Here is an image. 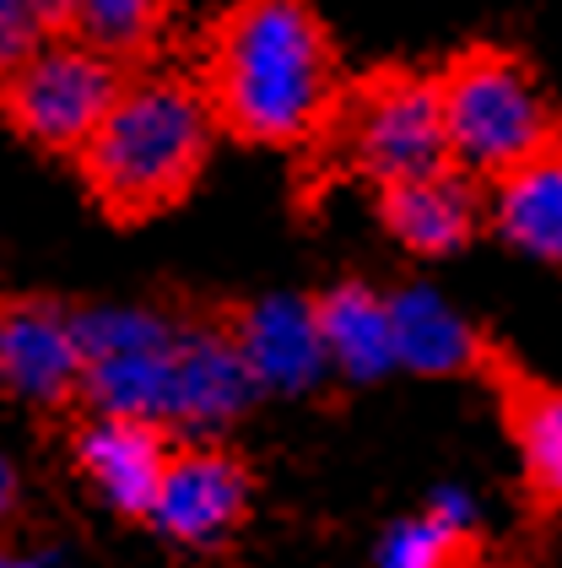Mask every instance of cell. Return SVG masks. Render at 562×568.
<instances>
[{
  "label": "cell",
  "instance_id": "1",
  "mask_svg": "<svg viewBox=\"0 0 562 568\" xmlns=\"http://www.w3.org/2000/svg\"><path fill=\"white\" fill-rule=\"evenodd\" d=\"M195 88L216 131L255 146H308L341 92L336 44L298 0L227 6L206 28Z\"/></svg>",
  "mask_w": 562,
  "mask_h": 568
},
{
  "label": "cell",
  "instance_id": "2",
  "mask_svg": "<svg viewBox=\"0 0 562 568\" xmlns=\"http://www.w3.org/2000/svg\"><path fill=\"white\" fill-rule=\"evenodd\" d=\"M212 114L190 77H125L114 109L76 152L86 195L120 227L173 212L212 158Z\"/></svg>",
  "mask_w": 562,
  "mask_h": 568
},
{
  "label": "cell",
  "instance_id": "3",
  "mask_svg": "<svg viewBox=\"0 0 562 568\" xmlns=\"http://www.w3.org/2000/svg\"><path fill=\"white\" fill-rule=\"evenodd\" d=\"M449 146L438 120V82L417 65H379L341 82L325 125L303 146L298 190L314 195L341 179H374L379 190L449 174Z\"/></svg>",
  "mask_w": 562,
  "mask_h": 568
},
{
  "label": "cell",
  "instance_id": "4",
  "mask_svg": "<svg viewBox=\"0 0 562 568\" xmlns=\"http://www.w3.org/2000/svg\"><path fill=\"white\" fill-rule=\"evenodd\" d=\"M432 82L449 163L481 190L524 163L562 125V103L519 49L466 44L443 60V71H432Z\"/></svg>",
  "mask_w": 562,
  "mask_h": 568
},
{
  "label": "cell",
  "instance_id": "5",
  "mask_svg": "<svg viewBox=\"0 0 562 568\" xmlns=\"http://www.w3.org/2000/svg\"><path fill=\"white\" fill-rule=\"evenodd\" d=\"M130 71L98 60L92 49L54 39L22 71L0 82V114L17 135H28L43 152H82L86 135L103 125Z\"/></svg>",
  "mask_w": 562,
  "mask_h": 568
},
{
  "label": "cell",
  "instance_id": "6",
  "mask_svg": "<svg viewBox=\"0 0 562 568\" xmlns=\"http://www.w3.org/2000/svg\"><path fill=\"white\" fill-rule=\"evenodd\" d=\"M498 423L519 455V487H524V530L535 541H546V530L562 520V385H552L546 374H535L509 342L492 336L487 363L476 374Z\"/></svg>",
  "mask_w": 562,
  "mask_h": 568
},
{
  "label": "cell",
  "instance_id": "7",
  "mask_svg": "<svg viewBox=\"0 0 562 568\" xmlns=\"http://www.w3.org/2000/svg\"><path fill=\"white\" fill-rule=\"evenodd\" d=\"M244 509H249V471L227 449L201 444V449H173L146 520L173 541L212 547L244 520Z\"/></svg>",
  "mask_w": 562,
  "mask_h": 568
},
{
  "label": "cell",
  "instance_id": "8",
  "mask_svg": "<svg viewBox=\"0 0 562 568\" xmlns=\"http://www.w3.org/2000/svg\"><path fill=\"white\" fill-rule=\"evenodd\" d=\"M0 385L39 406H60L82 385V352L71 336V320L54 304L39 298L0 304Z\"/></svg>",
  "mask_w": 562,
  "mask_h": 568
},
{
  "label": "cell",
  "instance_id": "9",
  "mask_svg": "<svg viewBox=\"0 0 562 568\" xmlns=\"http://www.w3.org/2000/svg\"><path fill=\"white\" fill-rule=\"evenodd\" d=\"M227 342L238 347L249 379L270 390H308L325 374V342L314 325V304L303 298H259L227 314Z\"/></svg>",
  "mask_w": 562,
  "mask_h": 568
},
{
  "label": "cell",
  "instance_id": "10",
  "mask_svg": "<svg viewBox=\"0 0 562 568\" xmlns=\"http://www.w3.org/2000/svg\"><path fill=\"white\" fill-rule=\"evenodd\" d=\"M487 222L519 255L562 271V125L524 163L487 184Z\"/></svg>",
  "mask_w": 562,
  "mask_h": 568
},
{
  "label": "cell",
  "instance_id": "11",
  "mask_svg": "<svg viewBox=\"0 0 562 568\" xmlns=\"http://www.w3.org/2000/svg\"><path fill=\"white\" fill-rule=\"evenodd\" d=\"M379 217L411 255H460L487 227V190L460 169L379 190Z\"/></svg>",
  "mask_w": 562,
  "mask_h": 568
},
{
  "label": "cell",
  "instance_id": "12",
  "mask_svg": "<svg viewBox=\"0 0 562 568\" xmlns=\"http://www.w3.org/2000/svg\"><path fill=\"white\" fill-rule=\"evenodd\" d=\"M255 395V379L244 368L238 347L227 342L222 325L184 331L168 342V417L190 428H222L238 417Z\"/></svg>",
  "mask_w": 562,
  "mask_h": 568
},
{
  "label": "cell",
  "instance_id": "13",
  "mask_svg": "<svg viewBox=\"0 0 562 568\" xmlns=\"http://www.w3.org/2000/svg\"><path fill=\"white\" fill-rule=\"evenodd\" d=\"M82 471L98 481V493L120 509V515H146L163 471H168L173 449L157 423H125V417H103L76 438Z\"/></svg>",
  "mask_w": 562,
  "mask_h": 568
},
{
  "label": "cell",
  "instance_id": "14",
  "mask_svg": "<svg viewBox=\"0 0 562 568\" xmlns=\"http://www.w3.org/2000/svg\"><path fill=\"white\" fill-rule=\"evenodd\" d=\"M389 336H395V363L432 374V379H443V374L476 379L481 363H487V347H492L487 331L460 320L428 287H406V293L389 298Z\"/></svg>",
  "mask_w": 562,
  "mask_h": 568
},
{
  "label": "cell",
  "instance_id": "15",
  "mask_svg": "<svg viewBox=\"0 0 562 568\" xmlns=\"http://www.w3.org/2000/svg\"><path fill=\"white\" fill-rule=\"evenodd\" d=\"M314 325L325 357L341 363L346 379H379L395 368V336H389V298L368 293L362 282L330 287L314 298Z\"/></svg>",
  "mask_w": 562,
  "mask_h": 568
},
{
  "label": "cell",
  "instance_id": "16",
  "mask_svg": "<svg viewBox=\"0 0 562 568\" xmlns=\"http://www.w3.org/2000/svg\"><path fill=\"white\" fill-rule=\"evenodd\" d=\"M492 547L481 536L466 498H438L428 515L400 520L379 541V568H487Z\"/></svg>",
  "mask_w": 562,
  "mask_h": 568
},
{
  "label": "cell",
  "instance_id": "17",
  "mask_svg": "<svg viewBox=\"0 0 562 568\" xmlns=\"http://www.w3.org/2000/svg\"><path fill=\"white\" fill-rule=\"evenodd\" d=\"M168 6H152V0H76V6H60V39L92 49L98 60L109 65H135L146 60L157 39L168 33Z\"/></svg>",
  "mask_w": 562,
  "mask_h": 568
},
{
  "label": "cell",
  "instance_id": "18",
  "mask_svg": "<svg viewBox=\"0 0 562 568\" xmlns=\"http://www.w3.org/2000/svg\"><path fill=\"white\" fill-rule=\"evenodd\" d=\"M173 342V336H168ZM82 390L103 417L125 423H163L168 417V347L125 352L82 368Z\"/></svg>",
  "mask_w": 562,
  "mask_h": 568
},
{
  "label": "cell",
  "instance_id": "19",
  "mask_svg": "<svg viewBox=\"0 0 562 568\" xmlns=\"http://www.w3.org/2000/svg\"><path fill=\"white\" fill-rule=\"evenodd\" d=\"M71 336H76V352H82V368L86 363H103V357H125V352L168 347V325L152 320V314H130V308L76 314L71 320Z\"/></svg>",
  "mask_w": 562,
  "mask_h": 568
},
{
  "label": "cell",
  "instance_id": "20",
  "mask_svg": "<svg viewBox=\"0 0 562 568\" xmlns=\"http://www.w3.org/2000/svg\"><path fill=\"white\" fill-rule=\"evenodd\" d=\"M60 39V6L43 0H0V82L22 71L43 44Z\"/></svg>",
  "mask_w": 562,
  "mask_h": 568
},
{
  "label": "cell",
  "instance_id": "21",
  "mask_svg": "<svg viewBox=\"0 0 562 568\" xmlns=\"http://www.w3.org/2000/svg\"><path fill=\"white\" fill-rule=\"evenodd\" d=\"M541 547H546V541L524 536V547H514V552H503V558L492 552V564H487V568H535V552H541Z\"/></svg>",
  "mask_w": 562,
  "mask_h": 568
},
{
  "label": "cell",
  "instance_id": "22",
  "mask_svg": "<svg viewBox=\"0 0 562 568\" xmlns=\"http://www.w3.org/2000/svg\"><path fill=\"white\" fill-rule=\"evenodd\" d=\"M11 493H17V481H11V466H6V460H0V509H6V504H11Z\"/></svg>",
  "mask_w": 562,
  "mask_h": 568
}]
</instances>
